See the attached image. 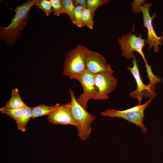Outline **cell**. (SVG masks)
I'll use <instances>...</instances> for the list:
<instances>
[{
	"mask_svg": "<svg viewBox=\"0 0 163 163\" xmlns=\"http://www.w3.org/2000/svg\"><path fill=\"white\" fill-rule=\"evenodd\" d=\"M36 0H28L16 7L14 10L15 14L7 27H0L1 40L11 46L18 41L21 35L22 30L26 26L31 8L35 5Z\"/></svg>",
	"mask_w": 163,
	"mask_h": 163,
	"instance_id": "6da1fadb",
	"label": "cell"
},
{
	"mask_svg": "<svg viewBox=\"0 0 163 163\" xmlns=\"http://www.w3.org/2000/svg\"><path fill=\"white\" fill-rule=\"evenodd\" d=\"M87 48L78 44L67 53L63 63V74L70 79L79 80L86 69L85 58Z\"/></svg>",
	"mask_w": 163,
	"mask_h": 163,
	"instance_id": "7a4b0ae2",
	"label": "cell"
},
{
	"mask_svg": "<svg viewBox=\"0 0 163 163\" xmlns=\"http://www.w3.org/2000/svg\"><path fill=\"white\" fill-rule=\"evenodd\" d=\"M69 91L71 97V110L76 122L78 135L81 140L85 141L90 137L92 130L91 124L95 117L79 105L72 89Z\"/></svg>",
	"mask_w": 163,
	"mask_h": 163,
	"instance_id": "3957f363",
	"label": "cell"
},
{
	"mask_svg": "<svg viewBox=\"0 0 163 163\" xmlns=\"http://www.w3.org/2000/svg\"><path fill=\"white\" fill-rule=\"evenodd\" d=\"M153 99V98L150 99L143 104H140V103H139L138 106L124 110H119L108 109L101 112V114L104 117L121 118L125 119L138 126L145 134L147 129L145 127L143 122L144 117V112Z\"/></svg>",
	"mask_w": 163,
	"mask_h": 163,
	"instance_id": "277c9868",
	"label": "cell"
},
{
	"mask_svg": "<svg viewBox=\"0 0 163 163\" xmlns=\"http://www.w3.org/2000/svg\"><path fill=\"white\" fill-rule=\"evenodd\" d=\"M121 50V55L127 59H130L135 57L133 52L136 51L142 56L145 63H147L143 51L145 46V40L142 38L141 35L136 36L132 34L131 31L129 34L123 35L117 40Z\"/></svg>",
	"mask_w": 163,
	"mask_h": 163,
	"instance_id": "5b68a950",
	"label": "cell"
},
{
	"mask_svg": "<svg viewBox=\"0 0 163 163\" xmlns=\"http://www.w3.org/2000/svg\"><path fill=\"white\" fill-rule=\"evenodd\" d=\"M112 69L95 75L94 89L95 100H105L109 97L108 94L115 89L117 80L113 75Z\"/></svg>",
	"mask_w": 163,
	"mask_h": 163,
	"instance_id": "8992f818",
	"label": "cell"
},
{
	"mask_svg": "<svg viewBox=\"0 0 163 163\" xmlns=\"http://www.w3.org/2000/svg\"><path fill=\"white\" fill-rule=\"evenodd\" d=\"M152 5V3H149L146 1L141 7V9L144 21L143 27H146L148 30L147 39L145 40V43L149 45L148 50L153 47L155 52L156 53L159 50V45H162L163 43V33L161 37H158L154 29L152 21L156 17V16L155 13L152 16L150 14V8Z\"/></svg>",
	"mask_w": 163,
	"mask_h": 163,
	"instance_id": "52a82bcc",
	"label": "cell"
},
{
	"mask_svg": "<svg viewBox=\"0 0 163 163\" xmlns=\"http://www.w3.org/2000/svg\"><path fill=\"white\" fill-rule=\"evenodd\" d=\"M132 67L127 66L126 68L130 71L134 77L136 83L137 88L132 91L129 96L132 98L138 99L140 103L143 97L150 99L155 97L156 94L155 91V85L150 83L147 85L144 84L142 80L139 73L138 65L135 57L133 58Z\"/></svg>",
	"mask_w": 163,
	"mask_h": 163,
	"instance_id": "ba28073f",
	"label": "cell"
},
{
	"mask_svg": "<svg viewBox=\"0 0 163 163\" xmlns=\"http://www.w3.org/2000/svg\"><path fill=\"white\" fill-rule=\"evenodd\" d=\"M95 76V74L86 69L78 80L82 85L83 92L76 99V100L79 105L86 110H87L88 101L90 99H95L94 85Z\"/></svg>",
	"mask_w": 163,
	"mask_h": 163,
	"instance_id": "9c48e42d",
	"label": "cell"
},
{
	"mask_svg": "<svg viewBox=\"0 0 163 163\" xmlns=\"http://www.w3.org/2000/svg\"><path fill=\"white\" fill-rule=\"evenodd\" d=\"M85 63L86 69L95 75L111 69L110 65L100 53L89 50L87 48Z\"/></svg>",
	"mask_w": 163,
	"mask_h": 163,
	"instance_id": "30bf717a",
	"label": "cell"
},
{
	"mask_svg": "<svg viewBox=\"0 0 163 163\" xmlns=\"http://www.w3.org/2000/svg\"><path fill=\"white\" fill-rule=\"evenodd\" d=\"M47 120L53 124L76 126L71 111V102L60 105L55 111L48 116Z\"/></svg>",
	"mask_w": 163,
	"mask_h": 163,
	"instance_id": "8fae6325",
	"label": "cell"
},
{
	"mask_svg": "<svg viewBox=\"0 0 163 163\" xmlns=\"http://www.w3.org/2000/svg\"><path fill=\"white\" fill-rule=\"evenodd\" d=\"M60 105L58 103L52 106L40 104L34 107H31L32 118L45 115L48 116L55 111Z\"/></svg>",
	"mask_w": 163,
	"mask_h": 163,
	"instance_id": "7c38bea8",
	"label": "cell"
},
{
	"mask_svg": "<svg viewBox=\"0 0 163 163\" xmlns=\"http://www.w3.org/2000/svg\"><path fill=\"white\" fill-rule=\"evenodd\" d=\"M5 106L9 108H24L27 105L21 98L18 89L16 88L12 90L11 97Z\"/></svg>",
	"mask_w": 163,
	"mask_h": 163,
	"instance_id": "4fadbf2b",
	"label": "cell"
},
{
	"mask_svg": "<svg viewBox=\"0 0 163 163\" xmlns=\"http://www.w3.org/2000/svg\"><path fill=\"white\" fill-rule=\"evenodd\" d=\"M31 107L27 106L24 108L22 115L16 123L18 129L24 132L26 130V126L29 121L32 118Z\"/></svg>",
	"mask_w": 163,
	"mask_h": 163,
	"instance_id": "5bb4252c",
	"label": "cell"
},
{
	"mask_svg": "<svg viewBox=\"0 0 163 163\" xmlns=\"http://www.w3.org/2000/svg\"><path fill=\"white\" fill-rule=\"evenodd\" d=\"M24 108H9L4 106L0 108V111L2 113L7 115L15 121L18 120L22 115Z\"/></svg>",
	"mask_w": 163,
	"mask_h": 163,
	"instance_id": "9a60e30c",
	"label": "cell"
},
{
	"mask_svg": "<svg viewBox=\"0 0 163 163\" xmlns=\"http://www.w3.org/2000/svg\"><path fill=\"white\" fill-rule=\"evenodd\" d=\"M63 13L67 14L74 24V7L72 0H61Z\"/></svg>",
	"mask_w": 163,
	"mask_h": 163,
	"instance_id": "2e32d148",
	"label": "cell"
},
{
	"mask_svg": "<svg viewBox=\"0 0 163 163\" xmlns=\"http://www.w3.org/2000/svg\"><path fill=\"white\" fill-rule=\"evenodd\" d=\"M94 16L91 11L88 8L85 7L83 8L82 21L84 26H86L91 30L93 28Z\"/></svg>",
	"mask_w": 163,
	"mask_h": 163,
	"instance_id": "e0dca14e",
	"label": "cell"
},
{
	"mask_svg": "<svg viewBox=\"0 0 163 163\" xmlns=\"http://www.w3.org/2000/svg\"><path fill=\"white\" fill-rule=\"evenodd\" d=\"M110 1V0H87L86 8L89 9L94 16L95 11L98 8L108 3Z\"/></svg>",
	"mask_w": 163,
	"mask_h": 163,
	"instance_id": "ac0fdd59",
	"label": "cell"
},
{
	"mask_svg": "<svg viewBox=\"0 0 163 163\" xmlns=\"http://www.w3.org/2000/svg\"><path fill=\"white\" fill-rule=\"evenodd\" d=\"M35 5L43 11L47 16H49L52 11V6L50 0H36Z\"/></svg>",
	"mask_w": 163,
	"mask_h": 163,
	"instance_id": "d6986e66",
	"label": "cell"
},
{
	"mask_svg": "<svg viewBox=\"0 0 163 163\" xmlns=\"http://www.w3.org/2000/svg\"><path fill=\"white\" fill-rule=\"evenodd\" d=\"M83 9V8L80 6L76 7L74 9V24L80 28L84 26L82 21Z\"/></svg>",
	"mask_w": 163,
	"mask_h": 163,
	"instance_id": "ffe728a7",
	"label": "cell"
},
{
	"mask_svg": "<svg viewBox=\"0 0 163 163\" xmlns=\"http://www.w3.org/2000/svg\"><path fill=\"white\" fill-rule=\"evenodd\" d=\"M54 15L59 17L63 14L61 0H50Z\"/></svg>",
	"mask_w": 163,
	"mask_h": 163,
	"instance_id": "44dd1931",
	"label": "cell"
},
{
	"mask_svg": "<svg viewBox=\"0 0 163 163\" xmlns=\"http://www.w3.org/2000/svg\"><path fill=\"white\" fill-rule=\"evenodd\" d=\"M144 0H134L131 3L132 11L134 14L141 12V7L145 3Z\"/></svg>",
	"mask_w": 163,
	"mask_h": 163,
	"instance_id": "7402d4cb",
	"label": "cell"
},
{
	"mask_svg": "<svg viewBox=\"0 0 163 163\" xmlns=\"http://www.w3.org/2000/svg\"><path fill=\"white\" fill-rule=\"evenodd\" d=\"M73 5L75 8L77 6L82 7L83 8L86 7L87 0H72Z\"/></svg>",
	"mask_w": 163,
	"mask_h": 163,
	"instance_id": "603a6c76",
	"label": "cell"
}]
</instances>
